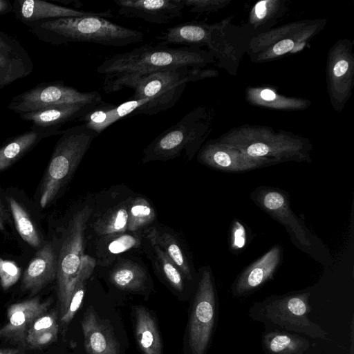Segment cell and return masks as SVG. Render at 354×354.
I'll return each instance as SVG.
<instances>
[{
	"instance_id": "6da1fadb",
	"label": "cell",
	"mask_w": 354,
	"mask_h": 354,
	"mask_svg": "<svg viewBox=\"0 0 354 354\" xmlns=\"http://www.w3.org/2000/svg\"><path fill=\"white\" fill-rule=\"evenodd\" d=\"M30 32L53 46L71 42H89L104 46H125L143 40L142 32L97 16L64 17L28 26Z\"/></svg>"
},
{
	"instance_id": "7a4b0ae2",
	"label": "cell",
	"mask_w": 354,
	"mask_h": 354,
	"mask_svg": "<svg viewBox=\"0 0 354 354\" xmlns=\"http://www.w3.org/2000/svg\"><path fill=\"white\" fill-rule=\"evenodd\" d=\"M310 293L299 291L273 295L254 303L248 316L266 326L301 335L314 339H326L328 333L309 318L312 311Z\"/></svg>"
},
{
	"instance_id": "3957f363",
	"label": "cell",
	"mask_w": 354,
	"mask_h": 354,
	"mask_svg": "<svg viewBox=\"0 0 354 354\" xmlns=\"http://www.w3.org/2000/svg\"><path fill=\"white\" fill-rule=\"evenodd\" d=\"M196 73L189 67H179L145 74L105 76L103 89L111 93L130 88L134 91L131 100L151 99L162 112L176 104L186 84L194 80Z\"/></svg>"
},
{
	"instance_id": "277c9868",
	"label": "cell",
	"mask_w": 354,
	"mask_h": 354,
	"mask_svg": "<svg viewBox=\"0 0 354 354\" xmlns=\"http://www.w3.org/2000/svg\"><path fill=\"white\" fill-rule=\"evenodd\" d=\"M201 55L192 48H169L160 44H146L106 59L97 68V72L105 76L145 74L195 66L201 63Z\"/></svg>"
},
{
	"instance_id": "5b68a950",
	"label": "cell",
	"mask_w": 354,
	"mask_h": 354,
	"mask_svg": "<svg viewBox=\"0 0 354 354\" xmlns=\"http://www.w3.org/2000/svg\"><path fill=\"white\" fill-rule=\"evenodd\" d=\"M98 135L84 123L62 131L41 183V207H46L55 198Z\"/></svg>"
},
{
	"instance_id": "8992f818",
	"label": "cell",
	"mask_w": 354,
	"mask_h": 354,
	"mask_svg": "<svg viewBox=\"0 0 354 354\" xmlns=\"http://www.w3.org/2000/svg\"><path fill=\"white\" fill-rule=\"evenodd\" d=\"M92 209L86 205L69 221L64 241L57 256V297L62 315L66 312L78 277L84 255V234Z\"/></svg>"
},
{
	"instance_id": "52a82bcc",
	"label": "cell",
	"mask_w": 354,
	"mask_h": 354,
	"mask_svg": "<svg viewBox=\"0 0 354 354\" xmlns=\"http://www.w3.org/2000/svg\"><path fill=\"white\" fill-rule=\"evenodd\" d=\"M218 317V297L211 268L202 270L194 295L187 327L190 354H206Z\"/></svg>"
},
{
	"instance_id": "ba28073f",
	"label": "cell",
	"mask_w": 354,
	"mask_h": 354,
	"mask_svg": "<svg viewBox=\"0 0 354 354\" xmlns=\"http://www.w3.org/2000/svg\"><path fill=\"white\" fill-rule=\"evenodd\" d=\"M199 116L198 111H192L159 134L144 149L142 162L171 160L183 151L191 160L201 140Z\"/></svg>"
},
{
	"instance_id": "9c48e42d",
	"label": "cell",
	"mask_w": 354,
	"mask_h": 354,
	"mask_svg": "<svg viewBox=\"0 0 354 354\" xmlns=\"http://www.w3.org/2000/svg\"><path fill=\"white\" fill-rule=\"evenodd\" d=\"M104 102L97 91L80 92L63 81L41 82L12 97L8 108L17 113L39 110L51 106Z\"/></svg>"
},
{
	"instance_id": "30bf717a",
	"label": "cell",
	"mask_w": 354,
	"mask_h": 354,
	"mask_svg": "<svg viewBox=\"0 0 354 354\" xmlns=\"http://www.w3.org/2000/svg\"><path fill=\"white\" fill-rule=\"evenodd\" d=\"M251 198L286 227L297 245L304 250H308L313 245L308 229L292 212L288 198L283 191L270 187H259L251 194Z\"/></svg>"
},
{
	"instance_id": "8fae6325",
	"label": "cell",
	"mask_w": 354,
	"mask_h": 354,
	"mask_svg": "<svg viewBox=\"0 0 354 354\" xmlns=\"http://www.w3.org/2000/svg\"><path fill=\"white\" fill-rule=\"evenodd\" d=\"M53 299L41 301L34 297L10 306L7 312L8 322L0 328V339L24 347L27 332L32 323L47 313Z\"/></svg>"
},
{
	"instance_id": "7c38bea8",
	"label": "cell",
	"mask_w": 354,
	"mask_h": 354,
	"mask_svg": "<svg viewBox=\"0 0 354 354\" xmlns=\"http://www.w3.org/2000/svg\"><path fill=\"white\" fill-rule=\"evenodd\" d=\"M282 258V248L276 245L243 270L231 286L235 297H245L259 290L277 271Z\"/></svg>"
},
{
	"instance_id": "4fadbf2b",
	"label": "cell",
	"mask_w": 354,
	"mask_h": 354,
	"mask_svg": "<svg viewBox=\"0 0 354 354\" xmlns=\"http://www.w3.org/2000/svg\"><path fill=\"white\" fill-rule=\"evenodd\" d=\"M15 17L28 27L44 21L64 17L97 16L112 17L111 10H80L41 0H15L12 4Z\"/></svg>"
},
{
	"instance_id": "5bb4252c",
	"label": "cell",
	"mask_w": 354,
	"mask_h": 354,
	"mask_svg": "<svg viewBox=\"0 0 354 354\" xmlns=\"http://www.w3.org/2000/svg\"><path fill=\"white\" fill-rule=\"evenodd\" d=\"M115 3L120 15L156 24L180 17L185 6L184 0H115Z\"/></svg>"
},
{
	"instance_id": "9a60e30c",
	"label": "cell",
	"mask_w": 354,
	"mask_h": 354,
	"mask_svg": "<svg viewBox=\"0 0 354 354\" xmlns=\"http://www.w3.org/2000/svg\"><path fill=\"white\" fill-rule=\"evenodd\" d=\"M33 69V62L21 43L0 31V90L27 77Z\"/></svg>"
},
{
	"instance_id": "2e32d148",
	"label": "cell",
	"mask_w": 354,
	"mask_h": 354,
	"mask_svg": "<svg viewBox=\"0 0 354 354\" xmlns=\"http://www.w3.org/2000/svg\"><path fill=\"white\" fill-rule=\"evenodd\" d=\"M84 344L88 354H120V344L107 321L89 306L81 321Z\"/></svg>"
},
{
	"instance_id": "e0dca14e",
	"label": "cell",
	"mask_w": 354,
	"mask_h": 354,
	"mask_svg": "<svg viewBox=\"0 0 354 354\" xmlns=\"http://www.w3.org/2000/svg\"><path fill=\"white\" fill-rule=\"evenodd\" d=\"M98 105L97 104H59L20 113L19 117L37 127L59 130L60 127L68 122L80 120Z\"/></svg>"
},
{
	"instance_id": "ac0fdd59",
	"label": "cell",
	"mask_w": 354,
	"mask_h": 354,
	"mask_svg": "<svg viewBox=\"0 0 354 354\" xmlns=\"http://www.w3.org/2000/svg\"><path fill=\"white\" fill-rule=\"evenodd\" d=\"M312 338L277 329H266L261 335L264 354H318L322 348Z\"/></svg>"
},
{
	"instance_id": "d6986e66",
	"label": "cell",
	"mask_w": 354,
	"mask_h": 354,
	"mask_svg": "<svg viewBox=\"0 0 354 354\" xmlns=\"http://www.w3.org/2000/svg\"><path fill=\"white\" fill-rule=\"evenodd\" d=\"M57 256L53 246L46 244L41 248L24 272L22 288L36 294L56 279Z\"/></svg>"
},
{
	"instance_id": "ffe728a7",
	"label": "cell",
	"mask_w": 354,
	"mask_h": 354,
	"mask_svg": "<svg viewBox=\"0 0 354 354\" xmlns=\"http://www.w3.org/2000/svg\"><path fill=\"white\" fill-rule=\"evenodd\" d=\"M62 131L32 125L26 132L10 138L0 147V171L4 170L26 155L42 139L58 135Z\"/></svg>"
},
{
	"instance_id": "44dd1931",
	"label": "cell",
	"mask_w": 354,
	"mask_h": 354,
	"mask_svg": "<svg viewBox=\"0 0 354 354\" xmlns=\"http://www.w3.org/2000/svg\"><path fill=\"white\" fill-rule=\"evenodd\" d=\"M198 160L208 167L227 172H245L266 163L250 158L243 153L210 147L202 151L198 155Z\"/></svg>"
},
{
	"instance_id": "7402d4cb",
	"label": "cell",
	"mask_w": 354,
	"mask_h": 354,
	"mask_svg": "<svg viewBox=\"0 0 354 354\" xmlns=\"http://www.w3.org/2000/svg\"><path fill=\"white\" fill-rule=\"evenodd\" d=\"M134 331L137 344L143 354H162V342L156 322L143 306L135 308Z\"/></svg>"
},
{
	"instance_id": "603a6c76",
	"label": "cell",
	"mask_w": 354,
	"mask_h": 354,
	"mask_svg": "<svg viewBox=\"0 0 354 354\" xmlns=\"http://www.w3.org/2000/svg\"><path fill=\"white\" fill-rule=\"evenodd\" d=\"M151 244L160 248L169 259L177 266L182 274L188 280L192 279L189 260L178 240L167 231L156 227H151L147 233Z\"/></svg>"
},
{
	"instance_id": "cb8c5ba5",
	"label": "cell",
	"mask_w": 354,
	"mask_h": 354,
	"mask_svg": "<svg viewBox=\"0 0 354 354\" xmlns=\"http://www.w3.org/2000/svg\"><path fill=\"white\" fill-rule=\"evenodd\" d=\"M128 198L114 205L96 218L93 228L95 234L103 238L127 231Z\"/></svg>"
},
{
	"instance_id": "d4e9b609",
	"label": "cell",
	"mask_w": 354,
	"mask_h": 354,
	"mask_svg": "<svg viewBox=\"0 0 354 354\" xmlns=\"http://www.w3.org/2000/svg\"><path fill=\"white\" fill-rule=\"evenodd\" d=\"M110 280L118 289L139 291L145 284L147 272L140 265L124 260L115 265L111 272Z\"/></svg>"
},
{
	"instance_id": "484cf974",
	"label": "cell",
	"mask_w": 354,
	"mask_h": 354,
	"mask_svg": "<svg viewBox=\"0 0 354 354\" xmlns=\"http://www.w3.org/2000/svg\"><path fill=\"white\" fill-rule=\"evenodd\" d=\"M127 231L137 233L151 225L156 219V212L149 201L142 196L128 198Z\"/></svg>"
},
{
	"instance_id": "4316f807",
	"label": "cell",
	"mask_w": 354,
	"mask_h": 354,
	"mask_svg": "<svg viewBox=\"0 0 354 354\" xmlns=\"http://www.w3.org/2000/svg\"><path fill=\"white\" fill-rule=\"evenodd\" d=\"M16 229L21 237L33 248H39L41 241L32 221L28 212L16 200L8 198Z\"/></svg>"
},
{
	"instance_id": "83f0119b",
	"label": "cell",
	"mask_w": 354,
	"mask_h": 354,
	"mask_svg": "<svg viewBox=\"0 0 354 354\" xmlns=\"http://www.w3.org/2000/svg\"><path fill=\"white\" fill-rule=\"evenodd\" d=\"M156 266L167 281L178 292L184 288L183 274L177 266L164 251L156 245L151 244Z\"/></svg>"
},
{
	"instance_id": "f1b7e54d",
	"label": "cell",
	"mask_w": 354,
	"mask_h": 354,
	"mask_svg": "<svg viewBox=\"0 0 354 354\" xmlns=\"http://www.w3.org/2000/svg\"><path fill=\"white\" fill-rule=\"evenodd\" d=\"M104 239L106 247L102 252L105 258L114 257L120 253L138 247L141 243L140 237L136 233L132 232L117 234L106 237Z\"/></svg>"
},
{
	"instance_id": "f546056e",
	"label": "cell",
	"mask_w": 354,
	"mask_h": 354,
	"mask_svg": "<svg viewBox=\"0 0 354 354\" xmlns=\"http://www.w3.org/2000/svg\"><path fill=\"white\" fill-rule=\"evenodd\" d=\"M21 276V269L12 261L0 257V283L3 290L12 286Z\"/></svg>"
},
{
	"instance_id": "4dcf8cb0",
	"label": "cell",
	"mask_w": 354,
	"mask_h": 354,
	"mask_svg": "<svg viewBox=\"0 0 354 354\" xmlns=\"http://www.w3.org/2000/svg\"><path fill=\"white\" fill-rule=\"evenodd\" d=\"M57 313L56 311H52L48 313H46L38 317L28 330L25 343L26 340L35 335L57 326Z\"/></svg>"
},
{
	"instance_id": "1f68e13d",
	"label": "cell",
	"mask_w": 354,
	"mask_h": 354,
	"mask_svg": "<svg viewBox=\"0 0 354 354\" xmlns=\"http://www.w3.org/2000/svg\"><path fill=\"white\" fill-rule=\"evenodd\" d=\"M59 326L41 333L26 340L24 348L41 349L55 342L57 339Z\"/></svg>"
},
{
	"instance_id": "d6a6232c",
	"label": "cell",
	"mask_w": 354,
	"mask_h": 354,
	"mask_svg": "<svg viewBox=\"0 0 354 354\" xmlns=\"http://www.w3.org/2000/svg\"><path fill=\"white\" fill-rule=\"evenodd\" d=\"M294 43L290 39H283L276 44L273 47V51L276 55H283L293 48Z\"/></svg>"
},
{
	"instance_id": "836d02e7",
	"label": "cell",
	"mask_w": 354,
	"mask_h": 354,
	"mask_svg": "<svg viewBox=\"0 0 354 354\" xmlns=\"http://www.w3.org/2000/svg\"><path fill=\"white\" fill-rule=\"evenodd\" d=\"M348 64L345 60L339 61L334 66L333 73L337 77L343 75L347 71Z\"/></svg>"
},
{
	"instance_id": "e575fe53",
	"label": "cell",
	"mask_w": 354,
	"mask_h": 354,
	"mask_svg": "<svg viewBox=\"0 0 354 354\" xmlns=\"http://www.w3.org/2000/svg\"><path fill=\"white\" fill-rule=\"evenodd\" d=\"M267 1H261L255 6V14L259 19H263L266 15Z\"/></svg>"
},
{
	"instance_id": "d590c367",
	"label": "cell",
	"mask_w": 354,
	"mask_h": 354,
	"mask_svg": "<svg viewBox=\"0 0 354 354\" xmlns=\"http://www.w3.org/2000/svg\"><path fill=\"white\" fill-rule=\"evenodd\" d=\"M13 6L10 1L8 0H0V15H6L12 12Z\"/></svg>"
},
{
	"instance_id": "8d00e7d4",
	"label": "cell",
	"mask_w": 354,
	"mask_h": 354,
	"mask_svg": "<svg viewBox=\"0 0 354 354\" xmlns=\"http://www.w3.org/2000/svg\"><path fill=\"white\" fill-rule=\"evenodd\" d=\"M8 214L0 200V230L4 229V224L8 221Z\"/></svg>"
},
{
	"instance_id": "74e56055",
	"label": "cell",
	"mask_w": 354,
	"mask_h": 354,
	"mask_svg": "<svg viewBox=\"0 0 354 354\" xmlns=\"http://www.w3.org/2000/svg\"><path fill=\"white\" fill-rule=\"evenodd\" d=\"M261 97L267 101H271L276 97L275 93L270 89H264L261 92Z\"/></svg>"
},
{
	"instance_id": "f35d334b",
	"label": "cell",
	"mask_w": 354,
	"mask_h": 354,
	"mask_svg": "<svg viewBox=\"0 0 354 354\" xmlns=\"http://www.w3.org/2000/svg\"><path fill=\"white\" fill-rule=\"evenodd\" d=\"M354 321H353V316L351 317V347H350V354H353V333H354V325H353Z\"/></svg>"
},
{
	"instance_id": "ab89813d",
	"label": "cell",
	"mask_w": 354,
	"mask_h": 354,
	"mask_svg": "<svg viewBox=\"0 0 354 354\" xmlns=\"http://www.w3.org/2000/svg\"><path fill=\"white\" fill-rule=\"evenodd\" d=\"M0 354H24V353L18 349L1 348Z\"/></svg>"
}]
</instances>
